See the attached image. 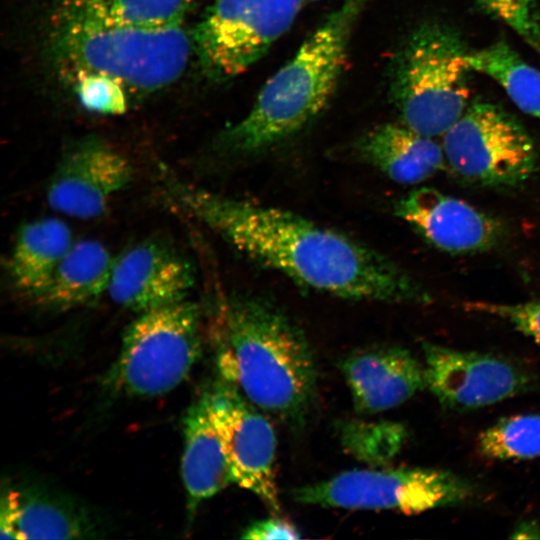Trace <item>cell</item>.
<instances>
[{"mask_svg": "<svg viewBox=\"0 0 540 540\" xmlns=\"http://www.w3.org/2000/svg\"><path fill=\"white\" fill-rule=\"evenodd\" d=\"M175 201L247 258L338 298L425 305L430 293L390 258L282 208L173 180Z\"/></svg>", "mask_w": 540, "mask_h": 540, "instance_id": "obj_1", "label": "cell"}, {"mask_svg": "<svg viewBox=\"0 0 540 540\" xmlns=\"http://www.w3.org/2000/svg\"><path fill=\"white\" fill-rule=\"evenodd\" d=\"M220 376L264 413L301 424L316 398L318 371L300 327L257 296L224 301L214 331Z\"/></svg>", "mask_w": 540, "mask_h": 540, "instance_id": "obj_2", "label": "cell"}, {"mask_svg": "<svg viewBox=\"0 0 540 540\" xmlns=\"http://www.w3.org/2000/svg\"><path fill=\"white\" fill-rule=\"evenodd\" d=\"M368 0H344L262 87L248 114L220 138L249 155L293 136L327 106L345 66L353 26Z\"/></svg>", "mask_w": 540, "mask_h": 540, "instance_id": "obj_3", "label": "cell"}, {"mask_svg": "<svg viewBox=\"0 0 540 540\" xmlns=\"http://www.w3.org/2000/svg\"><path fill=\"white\" fill-rule=\"evenodd\" d=\"M58 12L53 53L75 79L101 75L126 91L151 92L176 81L187 65L190 40L181 24L141 26Z\"/></svg>", "mask_w": 540, "mask_h": 540, "instance_id": "obj_4", "label": "cell"}, {"mask_svg": "<svg viewBox=\"0 0 540 540\" xmlns=\"http://www.w3.org/2000/svg\"><path fill=\"white\" fill-rule=\"evenodd\" d=\"M467 50L456 33L424 23L393 60L391 100L401 123L422 135L443 136L469 106Z\"/></svg>", "mask_w": 540, "mask_h": 540, "instance_id": "obj_5", "label": "cell"}, {"mask_svg": "<svg viewBox=\"0 0 540 540\" xmlns=\"http://www.w3.org/2000/svg\"><path fill=\"white\" fill-rule=\"evenodd\" d=\"M201 351V314L196 303L185 299L139 313L124 331L105 384L134 397L166 394L186 379Z\"/></svg>", "mask_w": 540, "mask_h": 540, "instance_id": "obj_6", "label": "cell"}, {"mask_svg": "<svg viewBox=\"0 0 540 540\" xmlns=\"http://www.w3.org/2000/svg\"><path fill=\"white\" fill-rule=\"evenodd\" d=\"M475 495L465 478L442 469L368 467L291 490L295 502L350 510H391L408 515L467 503Z\"/></svg>", "mask_w": 540, "mask_h": 540, "instance_id": "obj_7", "label": "cell"}, {"mask_svg": "<svg viewBox=\"0 0 540 540\" xmlns=\"http://www.w3.org/2000/svg\"><path fill=\"white\" fill-rule=\"evenodd\" d=\"M442 137L446 166L467 182L513 187L536 170L531 137L513 116L494 104H469Z\"/></svg>", "mask_w": 540, "mask_h": 540, "instance_id": "obj_8", "label": "cell"}, {"mask_svg": "<svg viewBox=\"0 0 540 540\" xmlns=\"http://www.w3.org/2000/svg\"><path fill=\"white\" fill-rule=\"evenodd\" d=\"M304 0H215L193 32L203 72L227 81L260 60L293 24Z\"/></svg>", "mask_w": 540, "mask_h": 540, "instance_id": "obj_9", "label": "cell"}, {"mask_svg": "<svg viewBox=\"0 0 540 540\" xmlns=\"http://www.w3.org/2000/svg\"><path fill=\"white\" fill-rule=\"evenodd\" d=\"M210 413L231 467L234 484L280 510L276 482V434L259 408L222 378L207 389Z\"/></svg>", "mask_w": 540, "mask_h": 540, "instance_id": "obj_10", "label": "cell"}, {"mask_svg": "<svg viewBox=\"0 0 540 540\" xmlns=\"http://www.w3.org/2000/svg\"><path fill=\"white\" fill-rule=\"evenodd\" d=\"M421 348L426 388L447 410H476L536 388L535 377L509 359L427 341Z\"/></svg>", "mask_w": 540, "mask_h": 540, "instance_id": "obj_11", "label": "cell"}, {"mask_svg": "<svg viewBox=\"0 0 540 540\" xmlns=\"http://www.w3.org/2000/svg\"><path fill=\"white\" fill-rule=\"evenodd\" d=\"M133 176V165L121 152L101 140H82L61 156L47 187V201L64 215L96 218Z\"/></svg>", "mask_w": 540, "mask_h": 540, "instance_id": "obj_12", "label": "cell"}, {"mask_svg": "<svg viewBox=\"0 0 540 540\" xmlns=\"http://www.w3.org/2000/svg\"><path fill=\"white\" fill-rule=\"evenodd\" d=\"M194 282L192 265L182 254L150 239L115 257L107 293L118 305L139 314L185 300Z\"/></svg>", "mask_w": 540, "mask_h": 540, "instance_id": "obj_13", "label": "cell"}, {"mask_svg": "<svg viewBox=\"0 0 540 540\" xmlns=\"http://www.w3.org/2000/svg\"><path fill=\"white\" fill-rule=\"evenodd\" d=\"M394 211L428 243L450 254L487 251L504 234L494 217L435 188L412 190L396 203Z\"/></svg>", "mask_w": 540, "mask_h": 540, "instance_id": "obj_14", "label": "cell"}, {"mask_svg": "<svg viewBox=\"0 0 540 540\" xmlns=\"http://www.w3.org/2000/svg\"><path fill=\"white\" fill-rule=\"evenodd\" d=\"M357 413L398 407L426 388L424 365L406 348L377 345L355 350L339 364Z\"/></svg>", "mask_w": 540, "mask_h": 540, "instance_id": "obj_15", "label": "cell"}, {"mask_svg": "<svg viewBox=\"0 0 540 540\" xmlns=\"http://www.w3.org/2000/svg\"><path fill=\"white\" fill-rule=\"evenodd\" d=\"M183 435L181 473L192 515L203 501L234 484L230 464L211 417L207 390L186 410Z\"/></svg>", "mask_w": 540, "mask_h": 540, "instance_id": "obj_16", "label": "cell"}, {"mask_svg": "<svg viewBox=\"0 0 540 540\" xmlns=\"http://www.w3.org/2000/svg\"><path fill=\"white\" fill-rule=\"evenodd\" d=\"M354 150L360 160L400 184L421 183L446 166L442 145L402 123L373 128L356 141Z\"/></svg>", "mask_w": 540, "mask_h": 540, "instance_id": "obj_17", "label": "cell"}, {"mask_svg": "<svg viewBox=\"0 0 540 540\" xmlns=\"http://www.w3.org/2000/svg\"><path fill=\"white\" fill-rule=\"evenodd\" d=\"M73 244L70 228L59 219L44 218L24 224L7 260L10 283L35 300Z\"/></svg>", "mask_w": 540, "mask_h": 540, "instance_id": "obj_18", "label": "cell"}, {"mask_svg": "<svg viewBox=\"0 0 540 540\" xmlns=\"http://www.w3.org/2000/svg\"><path fill=\"white\" fill-rule=\"evenodd\" d=\"M114 259L108 249L96 240L74 242L34 301L54 311H66L95 302L107 293Z\"/></svg>", "mask_w": 540, "mask_h": 540, "instance_id": "obj_19", "label": "cell"}, {"mask_svg": "<svg viewBox=\"0 0 540 540\" xmlns=\"http://www.w3.org/2000/svg\"><path fill=\"white\" fill-rule=\"evenodd\" d=\"M88 520L64 503L29 490L3 492L2 539H71L88 535Z\"/></svg>", "mask_w": 540, "mask_h": 540, "instance_id": "obj_20", "label": "cell"}, {"mask_svg": "<svg viewBox=\"0 0 540 540\" xmlns=\"http://www.w3.org/2000/svg\"><path fill=\"white\" fill-rule=\"evenodd\" d=\"M465 62L469 70L498 83L522 112L540 121V71L507 43L500 41L467 51Z\"/></svg>", "mask_w": 540, "mask_h": 540, "instance_id": "obj_21", "label": "cell"}, {"mask_svg": "<svg viewBox=\"0 0 540 540\" xmlns=\"http://www.w3.org/2000/svg\"><path fill=\"white\" fill-rule=\"evenodd\" d=\"M192 0H62L60 8L99 19L141 25L181 24Z\"/></svg>", "mask_w": 540, "mask_h": 540, "instance_id": "obj_22", "label": "cell"}, {"mask_svg": "<svg viewBox=\"0 0 540 540\" xmlns=\"http://www.w3.org/2000/svg\"><path fill=\"white\" fill-rule=\"evenodd\" d=\"M341 445L369 467H384L406 443V428L392 421H344L338 428Z\"/></svg>", "mask_w": 540, "mask_h": 540, "instance_id": "obj_23", "label": "cell"}, {"mask_svg": "<svg viewBox=\"0 0 540 540\" xmlns=\"http://www.w3.org/2000/svg\"><path fill=\"white\" fill-rule=\"evenodd\" d=\"M480 453L494 460H528L540 457V414L503 417L478 438Z\"/></svg>", "mask_w": 540, "mask_h": 540, "instance_id": "obj_24", "label": "cell"}, {"mask_svg": "<svg viewBox=\"0 0 540 540\" xmlns=\"http://www.w3.org/2000/svg\"><path fill=\"white\" fill-rule=\"evenodd\" d=\"M81 104L101 114H120L127 107L126 90L118 82L101 75H84L76 79Z\"/></svg>", "mask_w": 540, "mask_h": 540, "instance_id": "obj_25", "label": "cell"}, {"mask_svg": "<svg viewBox=\"0 0 540 540\" xmlns=\"http://www.w3.org/2000/svg\"><path fill=\"white\" fill-rule=\"evenodd\" d=\"M466 310L498 317L540 346V299L521 303L466 302Z\"/></svg>", "mask_w": 540, "mask_h": 540, "instance_id": "obj_26", "label": "cell"}, {"mask_svg": "<svg viewBox=\"0 0 540 540\" xmlns=\"http://www.w3.org/2000/svg\"><path fill=\"white\" fill-rule=\"evenodd\" d=\"M487 11L536 46L540 25L535 0H477Z\"/></svg>", "mask_w": 540, "mask_h": 540, "instance_id": "obj_27", "label": "cell"}, {"mask_svg": "<svg viewBox=\"0 0 540 540\" xmlns=\"http://www.w3.org/2000/svg\"><path fill=\"white\" fill-rule=\"evenodd\" d=\"M301 537L300 531L292 522L280 517L257 520L248 525L240 536L241 539L249 540L299 539Z\"/></svg>", "mask_w": 540, "mask_h": 540, "instance_id": "obj_28", "label": "cell"}, {"mask_svg": "<svg viewBox=\"0 0 540 540\" xmlns=\"http://www.w3.org/2000/svg\"><path fill=\"white\" fill-rule=\"evenodd\" d=\"M514 539H538L540 538V524L533 520L520 522L512 531Z\"/></svg>", "mask_w": 540, "mask_h": 540, "instance_id": "obj_29", "label": "cell"}, {"mask_svg": "<svg viewBox=\"0 0 540 540\" xmlns=\"http://www.w3.org/2000/svg\"><path fill=\"white\" fill-rule=\"evenodd\" d=\"M535 47L537 48V50H538L539 53H540V38H539V40H538V42H537V44H536Z\"/></svg>", "mask_w": 540, "mask_h": 540, "instance_id": "obj_30", "label": "cell"}]
</instances>
